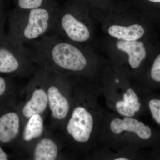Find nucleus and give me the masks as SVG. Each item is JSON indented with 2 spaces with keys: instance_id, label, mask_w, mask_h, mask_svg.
Listing matches in <instances>:
<instances>
[{
  "instance_id": "obj_1",
  "label": "nucleus",
  "mask_w": 160,
  "mask_h": 160,
  "mask_svg": "<svg viewBox=\"0 0 160 160\" xmlns=\"http://www.w3.org/2000/svg\"><path fill=\"white\" fill-rule=\"evenodd\" d=\"M156 138L151 127L138 118L121 116L106 110L96 148L139 155V149Z\"/></svg>"
},
{
  "instance_id": "obj_2",
  "label": "nucleus",
  "mask_w": 160,
  "mask_h": 160,
  "mask_svg": "<svg viewBox=\"0 0 160 160\" xmlns=\"http://www.w3.org/2000/svg\"><path fill=\"white\" fill-rule=\"evenodd\" d=\"M102 94V86H92L88 90L86 102L73 107L66 129L77 145L96 147L106 111L98 102Z\"/></svg>"
},
{
  "instance_id": "obj_3",
  "label": "nucleus",
  "mask_w": 160,
  "mask_h": 160,
  "mask_svg": "<svg viewBox=\"0 0 160 160\" xmlns=\"http://www.w3.org/2000/svg\"><path fill=\"white\" fill-rule=\"evenodd\" d=\"M60 6L57 2L26 11L12 10L9 15L7 35L13 42L26 46L51 34Z\"/></svg>"
},
{
  "instance_id": "obj_4",
  "label": "nucleus",
  "mask_w": 160,
  "mask_h": 160,
  "mask_svg": "<svg viewBox=\"0 0 160 160\" xmlns=\"http://www.w3.org/2000/svg\"><path fill=\"white\" fill-rule=\"evenodd\" d=\"M102 87L107 106L117 114L138 118L146 109L145 90L132 86L125 79L114 78L105 82Z\"/></svg>"
},
{
  "instance_id": "obj_5",
  "label": "nucleus",
  "mask_w": 160,
  "mask_h": 160,
  "mask_svg": "<svg viewBox=\"0 0 160 160\" xmlns=\"http://www.w3.org/2000/svg\"><path fill=\"white\" fill-rule=\"evenodd\" d=\"M51 33L66 38L78 43L86 42L90 37L88 27L66 10L60 6Z\"/></svg>"
},
{
  "instance_id": "obj_6",
  "label": "nucleus",
  "mask_w": 160,
  "mask_h": 160,
  "mask_svg": "<svg viewBox=\"0 0 160 160\" xmlns=\"http://www.w3.org/2000/svg\"><path fill=\"white\" fill-rule=\"evenodd\" d=\"M32 56L26 46L13 42L6 34L0 38V73H14L22 67L24 58Z\"/></svg>"
},
{
  "instance_id": "obj_7",
  "label": "nucleus",
  "mask_w": 160,
  "mask_h": 160,
  "mask_svg": "<svg viewBox=\"0 0 160 160\" xmlns=\"http://www.w3.org/2000/svg\"><path fill=\"white\" fill-rule=\"evenodd\" d=\"M117 47L128 55V63L132 69H139L146 58L147 53L142 42L137 40L132 41H118Z\"/></svg>"
},
{
  "instance_id": "obj_8",
  "label": "nucleus",
  "mask_w": 160,
  "mask_h": 160,
  "mask_svg": "<svg viewBox=\"0 0 160 160\" xmlns=\"http://www.w3.org/2000/svg\"><path fill=\"white\" fill-rule=\"evenodd\" d=\"M48 103L52 116L57 119H64L69 114L70 104L69 100L55 86L48 89Z\"/></svg>"
},
{
  "instance_id": "obj_9",
  "label": "nucleus",
  "mask_w": 160,
  "mask_h": 160,
  "mask_svg": "<svg viewBox=\"0 0 160 160\" xmlns=\"http://www.w3.org/2000/svg\"><path fill=\"white\" fill-rule=\"evenodd\" d=\"M20 127V118L16 112L5 113L0 117V142L9 143L16 137Z\"/></svg>"
},
{
  "instance_id": "obj_10",
  "label": "nucleus",
  "mask_w": 160,
  "mask_h": 160,
  "mask_svg": "<svg viewBox=\"0 0 160 160\" xmlns=\"http://www.w3.org/2000/svg\"><path fill=\"white\" fill-rule=\"evenodd\" d=\"M48 104V95L46 91L42 89H35L30 100L23 107V115L29 118L33 115L41 114L46 110Z\"/></svg>"
},
{
  "instance_id": "obj_11",
  "label": "nucleus",
  "mask_w": 160,
  "mask_h": 160,
  "mask_svg": "<svg viewBox=\"0 0 160 160\" xmlns=\"http://www.w3.org/2000/svg\"><path fill=\"white\" fill-rule=\"evenodd\" d=\"M108 33L112 37L119 40L132 41L139 39L143 37L145 30L142 26L138 24L128 27L113 25L109 27Z\"/></svg>"
},
{
  "instance_id": "obj_12",
  "label": "nucleus",
  "mask_w": 160,
  "mask_h": 160,
  "mask_svg": "<svg viewBox=\"0 0 160 160\" xmlns=\"http://www.w3.org/2000/svg\"><path fill=\"white\" fill-rule=\"evenodd\" d=\"M58 147L55 143L49 138H44L38 143L34 152L35 160H54L58 155Z\"/></svg>"
},
{
  "instance_id": "obj_13",
  "label": "nucleus",
  "mask_w": 160,
  "mask_h": 160,
  "mask_svg": "<svg viewBox=\"0 0 160 160\" xmlns=\"http://www.w3.org/2000/svg\"><path fill=\"white\" fill-rule=\"evenodd\" d=\"M29 118L23 132V139L26 142L39 137L43 131V119L40 114L33 115Z\"/></svg>"
},
{
  "instance_id": "obj_14",
  "label": "nucleus",
  "mask_w": 160,
  "mask_h": 160,
  "mask_svg": "<svg viewBox=\"0 0 160 160\" xmlns=\"http://www.w3.org/2000/svg\"><path fill=\"white\" fill-rule=\"evenodd\" d=\"M15 5L13 10L26 11L44 7L57 2V0H13Z\"/></svg>"
},
{
  "instance_id": "obj_15",
  "label": "nucleus",
  "mask_w": 160,
  "mask_h": 160,
  "mask_svg": "<svg viewBox=\"0 0 160 160\" xmlns=\"http://www.w3.org/2000/svg\"><path fill=\"white\" fill-rule=\"evenodd\" d=\"M144 100L146 107L149 109L152 119L160 126V98L147 96L145 90Z\"/></svg>"
},
{
  "instance_id": "obj_16",
  "label": "nucleus",
  "mask_w": 160,
  "mask_h": 160,
  "mask_svg": "<svg viewBox=\"0 0 160 160\" xmlns=\"http://www.w3.org/2000/svg\"><path fill=\"white\" fill-rule=\"evenodd\" d=\"M149 75L152 82L160 84V53L153 61Z\"/></svg>"
},
{
  "instance_id": "obj_17",
  "label": "nucleus",
  "mask_w": 160,
  "mask_h": 160,
  "mask_svg": "<svg viewBox=\"0 0 160 160\" xmlns=\"http://www.w3.org/2000/svg\"><path fill=\"white\" fill-rule=\"evenodd\" d=\"M5 21H6V15L0 14V38L6 34L4 29Z\"/></svg>"
},
{
  "instance_id": "obj_18",
  "label": "nucleus",
  "mask_w": 160,
  "mask_h": 160,
  "mask_svg": "<svg viewBox=\"0 0 160 160\" xmlns=\"http://www.w3.org/2000/svg\"><path fill=\"white\" fill-rule=\"evenodd\" d=\"M6 89V82L2 77L0 76V96L2 95Z\"/></svg>"
},
{
  "instance_id": "obj_19",
  "label": "nucleus",
  "mask_w": 160,
  "mask_h": 160,
  "mask_svg": "<svg viewBox=\"0 0 160 160\" xmlns=\"http://www.w3.org/2000/svg\"><path fill=\"white\" fill-rule=\"evenodd\" d=\"M5 3L4 0H0V14L5 15Z\"/></svg>"
},
{
  "instance_id": "obj_20",
  "label": "nucleus",
  "mask_w": 160,
  "mask_h": 160,
  "mask_svg": "<svg viewBox=\"0 0 160 160\" xmlns=\"http://www.w3.org/2000/svg\"><path fill=\"white\" fill-rule=\"evenodd\" d=\"M8 159L7 154L0 147V160H7Z\"/></svg>"
},
{
  "instance_id": "obj_21",
  "label": "nucleus",
  "mask_w": 160,
  "mask_h": 160,
  "mask_svg": "<svg viewBox=\"0 0 160 160\" xmlns=\"http://www.w3.org/2000/svg\"><path fill=\"white\" fill-rule=\"evenodd\" d=\"M149 2H151L155 3H160V0H149Z\"/></svg>"
}]
</instances>
